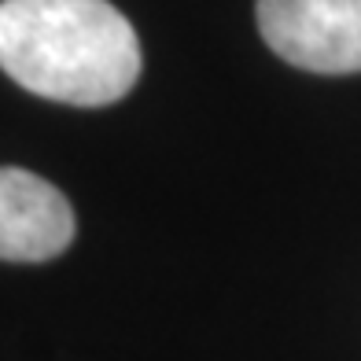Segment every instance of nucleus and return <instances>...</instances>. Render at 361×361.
I'll list each match as a JSON object with an SVG mask.
<instances>
[{"label":"nucleus","mask_w":361,"mask_h":361,"mask_svg":"<svg viewBox=\"0 0 361 361\" xmlns=\"http://www.w3.org/2000/svg\"><path fill=\"white\" fill-rule=\"evenodd\" d=\"M0 71L44 100L107 107L133 92L140 41L111 0H0Z\"/></svg>","instance_id":"obj_1"},{"label":"nucleus","mask_w":361,"mask_h":361,"mask_svg":"<svg viewBox=\"0 0 361 361\" xmlns=\"http://www.w3.org/2000/svg\"><path fill=\"white\" fill-rule=\"evenodd\" d=\"M258 34L310 74L361 71V0H258Z\"/></svg>","instance_id":"obj_2"},{"label":"nucleus","mask_w":361,"mask_h":361,"mask_svg":"<svg viewBox=\"0 0 361 361\" xmlns=\"http://www.w3.org/2000/svg\"><path fill=\"white\" fill-rule=\"evenodd\" d=\"M74 207L52 180L0 166V262H52L74 243Z\"/></svg>","instance_id":"obj_3"}]
</instances>
